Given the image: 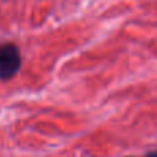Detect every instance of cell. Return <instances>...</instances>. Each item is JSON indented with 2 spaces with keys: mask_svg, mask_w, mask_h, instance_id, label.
Returning a JSON list of instances; mask_svg holds the SVG:
<instances>
[{
  "mask_svg": "<svg viewBox=\"0 0 157 157\" xmlns=\"http://www.w3.org/2000/svg\"><path fill=\"white\" fill-rule=\"evenodd\" d=\"M21 52L14 43L0 44V80H11L21 69Z\"/></svg>",
  "mask_w": 157,
  "mask_h": 157,
  "instance_id": "6da1fadb",
  "label": "cell"
},
{
  "mask_svg": "<svg viewBox=\"0 0 157 157\" xmlns=\"http://www.w3.org/2000/svg\"><path fill=\"white\" fill-rule=\"evenodd\" d=\"M142 157H157V149L152 150V152H149V153H146V155L142 156Z\"/></svg>",
  "mask_w": 157,
  "mask_h": 157,
  "instance_id": "7a4b0ae2",
  "label": "cell"
}]
</instances>
